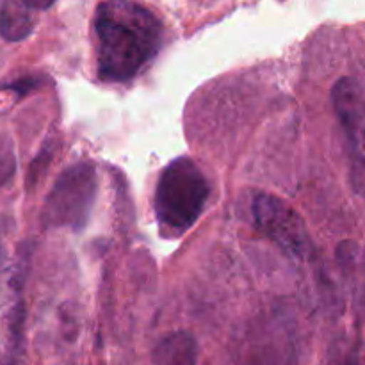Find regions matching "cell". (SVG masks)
Masks as SVG:
<instances>
[{"instance_id":"5","label":"cell","mask_w":365,"mask_h":365,"mask_svg":"<svg viewBox=\"0 0 365 365\" xmlns=\"http://www.w3.org/2000/svg\"><path fill=\"white\" fill-rule=\"evenodd\" d=\"M331 103L346 135L353 187L365 196V100L359 84L344 77L331 89Z\"/></svg>"},{"instance_id":"9","label":"cell","mask_w":365,"mask_h":365,"mask_svg":"<svg viewBox=\"0 0 365 365\" xmlns=\"http://www.w3.org/2000/svg\"><path fill=\"white\" fill-rule=\"evenodd\" d=\"M43 77L41 75H24V77L16 78V81L9 82V84L2 86L4 91H11L20 98V96L29 95V93L36 91V89L41 88Z\"/></svg>"},{"instance_id":"10","label":"cell","mask_w":365,"mask_h":365,"mask_svg":"<svg viewBox=\"0 0 365 365\" xmlns=\"http://www.w3.org/2000/svg\"><path fill=\"white\" fill-rule=\"evenodd\" d=\"M25 4H27L31 9L34 11H45L48 9V7H52L53 4L57 2V0H24Z\"/></svg>"},{"instance_id":"3","label":"cell","mask_w":365,"mask_h":365,"mask_svg":"<svg viewBox=\"0 0 365 365\" xmlns=\"http://www.w3.org/2000/svg\"><path fill=\"white\" fill-rule=\"evenodd\" d=\"M98 191L96 170L91 163H77L66 168L50 189L41 209L45 228L86 227Z\"/></svg>"},{"instance_id":"6","label":"cell","mask_w":365,"mask_h":365,"mask_svg":"<svg viewBox=\"0 0 365 365\" xmlns=\"http://www.w3.org/2000/svg\"><path fill=\"white\" fill-rule=\"evenodd\" d=\"M198 346L189 331H171L159 341L153 351V365H196Z\"/></svg>"},{"instance_id":"1","label":"cell","mask_w":365,"mask_h":365,"mask_svg":"<svg viewBox=\"0 0 365 365\" xmlns=\"http://www.w3.org/2000/svg\"><path fill=\"white\" fill-rule=\"evenodd\" d=\"M96 73L106 82H128L157 57L163 21L135 0H103L93 18Z\"/></svg>"},{"instance_id":"12","label":"cell","mask_w":365,"mask_h":365,"mask_svg":"<svg viewBox=\"0 0 365 365\" xmlns=\"http://www.w3.org/2000/svg\"><path fill=\"white\" fill-rule=\"evenodd\" d=\"M0 252H2V245H0Z\"/></svg>"},{"instance_id":"4","label":"cell","mask_w":365,"mask_h":365,"mask_svg":"<svg viewBox=\"0 0 365 365\" xmlns=\"http://www.w3.org/2000/svg\"><path fill=\"white\" fill-rule=\"evenodd\" d=\"M252 214L257 228L274 245L296 259H309L312 241L298 212L274 195L257 192L252 198Z\"/></svg>"},{"instance_id":"7","label":"cell","mask_w":365,"mask_h":365,"mask_svg":"<svg viewBox=\"0 0 365 365\" xmlns=\"http://www.w3.org/2000/svg\"><path fill=\"white\" fill-rule=\"evenodd\" d=\"M24 0H4L0 9V36L7 41H21L34 29V14Z\"/></svg>"},{"instance_id":"8","label":"cell","mask_w":365,"mask_h":365,"mask_svg":"<svg viewBox=\"0 0 365 365\" xmlns=\"http://www.w3.org/2000/svg\"><path fill=\"white\" fill-rule=\"evenodd\" d=\"M16 173V153L9 138L0 134V189L11 182Z\"/></svg>"},{"instance_id":"2","label":"cell","mask_w":365,"mask_h":365,"mask_svg":"<svg viewBox=\"0 0 365 365\" xmlns=\"http://www.w3.org/2000/svg\"><path fill=\"white\" fill-rule=\"evenodd\" d=\"M210 184L202 168L189 157L171 160L160 173L153 198L157 223L164 234L177 237L202 216Z\"/></svg>"},{"instance_id":"11","label":"cell","mask_w":365,"mask_h":365,"mask_svg":"<svg viewBox=\"0 0 365 365\" xmlns=\"http://www.w3.org/2000/svg\"><path fill=\"white\" fill-rule=\"evenodd\" d=\"M335 365H360V362L355 359V356H344V359L339 360Z\"/></svg>"}]
</instances>
